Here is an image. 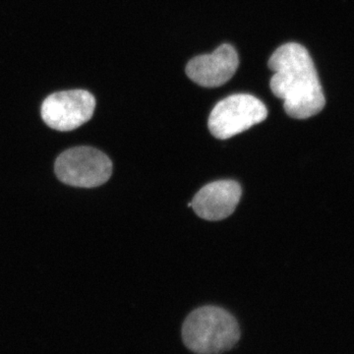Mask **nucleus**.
<instances>
[{"label":"nucleus","instance_id":"obj_1","mask_svg":"<svg viewBox=\"0 0 354 354\" xmlns=\"http://www.w3.org/2000/svg\"><path fill=\"white\" fill-rule=\"evenodd\" d=\"M274 71L272 94L283 101L290 118L306 120L323 111L325 95L308 50L301 44L288 43L279 46L269 60Z\"/></svg>","mask_w":354,"mask_h":354},{"label":"nucleus","instance_id":"obj_2","mask_svg":"<svg viewBox=\"0 0 354 354\" xmlns=\"http://www.w3.org/2000/svg\"><path fill=\"white\" fill-rule=\"evenodd\" d=\"M186 348L196 354H221L230 351L241 339L236 319L218 306H203L193 310L183 325Z\"/></svg>","mask_w":354,"mask_h":354},{"label":"nucleus","instance_id":"obj_3","mask_svg":"<svg viewBox=\"0 0 354 354\" xmlns=\"http://www.w3.org/2000/svg\"><path fill=\"white\" fill-rule=\"evenodd\" d=\"M55 174L62 183L74 187L93 188L111 178L113 164L106 153L92 147H76L57 158Z\"/></svg>","mask_w":354,"mask_h":354},{"label":"nucleus","instance_id":"obj_4","mask_svg":"<svg viewBox=\"0 0 354 354\" xmlns=\"http://www.w3.org/2000/svg\"><path fill=\"white\" fill-rule=\"evenodd\" d=\"M267 116V108L257 97L232 95L216 104L209 114L208 127L216 138L230 139L262 122Z\"/></svg>","mask_w":354,"mask_h":354},{"label":"nucleus","instance_id":"obj_5","mask_svg":"<svg viewBox=\"0 0 354 354\" xmlns=\"http://www.w3.org/2000/svg\"><path fill=\"white\" fill-rule=\"evenodd\" d=\"M95 108V97L87 91H64L44 100L41 118L53 129L71 131L90 120Z\"/></svg>","mask_w":354,"mask_h":354},{"label":"nucleus","instance_id":"obj_6","mask_svg":"<svg viewBox=\"0 0 354 354\" xmlns=\"http://www.w3.org/2000/svg\"><path fill=\"white\" fill-rule=\"evenodd\" d=\"M239 64V55L234 46L225 44L213 53L190 60L186 66V74L202 87H220L234 77Z\"/></svg>","mask_w":354,"mask_h":354},{"label":"nucleus","instance_id":"obj_7","mask_svg":"<svg viewBox=\"0 0 354 354\" xmlns=\"http://www.w3.org/2000/svg\"><path fill=\"white\" fill-rule=\"evenodd\" d=\"M241 195V184L236 181H214L198 191L189 206L204 220H225L234 213Z\"/></svg>","mask_w":354,"mask_h":354}]
</instances>
